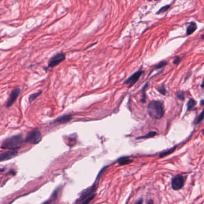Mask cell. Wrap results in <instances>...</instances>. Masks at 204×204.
<instances>
[{"label":"cell","instance_id":"44dd1931","mask_svg":"<svg viewBox=\"0 0 204 204\" xmlns=\"http://www.w3.org/2000/svg\"><path fill=\"white\" fill-rule=\"evenodd\" d=\"M158 89V91L160 92L161 94L162 95H165V93H166V89L162 85V86H159V88Z\"/></svg>","mask_w":204,"mask_h":204},{"label":"cell","instance_id":"cb8c5ba5","mask_svg":"<svg viewBox=\"0 0 204 204\" xmlns=\"http://www.w3.org/2000/svg\"><path fill=\"white\" fill-rule=\"evenodd\" d=\"M143 198H141L135 203V204H143Z\"/></svg>","mask_w":204,"mask_h":204},{"label":"cell","instance_id":"d4e9b609","mask_svg":"<svg viewBox=\"0 0 204 204\" xmlns=\"http://www.w3.org/2000/svg\"><path fill=\"white\" fill-rule=\"evenodd\" d=\"M147 204H154V203H153V200H152V199H150V200L148 201V203H147Z\"/></svg>","mask_w":204,"mask_h":204},{"label":"cell","instance_id":"30bf717a","mask_svg":"<svg viewBox=\"0 0 204 204\" xmlns=\"http://www.w3.org/2000/svg\"><path fill=\"white\" fill-rule=\"evenodd\" d=\"M17 154V152L16 151H7L1 153L0 154V162H3V161L15 158Z\"/></svg>","mask_w":204,"mask_h":204},{"label":"cell","instance_id":"7c38bea8","mask_svg":"<svg viewBox=\"0 0 204 204\" xmlns=\"http://www.w3.org/2000/svg\"><path fill=\"white\" fill-rule=\"evenodd\" d=\"M133 160L129 159L128 157H123L118 160L119 166H122L124 165H128L132 162Z\"/></svg>","mask_w":204,"mask_h":204},{"label":"cell","instance_id":"ac0fdd59","mask_svg":"<svg viewBox=\"0 0 204 204\" xmlns=\"http://www.w3.org/2000/svg\"><path fill=\"white\" fill-rule=\"evenodd\" d=\"M96 197V194H94V195H92L91 196L88 197L86 199H84L83 201H82V204H89L90 202L95 198V197Z\"/></svg>","mask_w":204,"mask_h":204},{"label":"cell","instance_id":"8992f818","mask_svg":"<svg viewBox=\"0 0 204 204\" xmlns=\"http://www.w3.org/2000/svg\"><path fill=\"white\" fill-rule=\"evenodd\" d=\"M184 177L178 175L174 177L172 180V188L174 190L182 189L184 184Z\"/></svg>","mask_w":204,"mask_h":204},{"label":"cell","instance_id":"7402d4cb","mask_svg":"<svg viewBox=\"0 0 204 204\" xmlns=\"http://www.w3.org/2000/svg\"><path fill=\"white\" fill-rule=\"evenodd\" d=\"M203 118H204V115H203V111H202L201 113V114H199V116L197 117V124H199L200 123L202 120H203Z\"/></svg>","mask_w":204,"mask_h":204},{"label":"cell","instance_id":"5bb4252c","mask_svg":"<svg viewBox=\"0 0 204 204\" xmlns=\"http://www.w3.org/2000/svg\"><path fill=\"white\" fill-rule=\"evenodd\" d=\"M157 135V133L155 131H152L150 132L149 133H148L147 135H144V136H141V137H138L137 138L138 139H148L150 138H152V137H154L155 135Z\"/></svg>","mask_w":204,"mask_h":204},{"label":"cell","instance_id":"e0dca14e","mask_svg":"<svg viewBox=\"0 0 204 204\" xmlns=\"http://www.w3.org/2000/svg\"><path fill=\"white\" fill-rule=\"evenodd\" d=\"M171 7V4H168V5H166L162 8H160V9L156 12V15H159L160 13H163L166 12L167 11H168V9Z\"/></svg>","mask_w":204,"mask_h":204},{"label":"cell","instance_id":"5b68a950","mask_svg":"<svg viewBox=\"0 0 204 204\" xmlns=\"http://www.w3.org/2000/svg\"><path fill=\"white\" fill-rule=\"evenodd\" d=\"M144 72V71H143L141 70H139L138 71L134 73L128 79L125 80L124 82V84L128 85V86H129L128 87L131 88L138 81L140 77L143 75Z\"/></svg>","mask_w":204,"mask_h":204},{"label":"cell","instance_id":"2e32d148","mask_svg":"<svg viewBox=\"0 0 204 204\" xmlns=\"http://www.w3.org/2000/svg\"><path fill=\"white\" fill-rule=\"evenodd\" d=\"M42 92L41 91H39L38 92H36V93H34V94H32L31 95L29 96V102H32V101H34L41 94Z\"/></svg>","mask_w":204,"mask_h":204},{"label":"cell","instance_id":"484cf974","mask_svg":"<svg viewBox=\"0 0 204 204\" xmlns=\"http://www.w3.org/2000/svg\"><path fill=\"white\" fill-rule=\"evenodd\" d=\"M204 101L203 100H201V106H203V105H204Z\"/></svg>","mask_w":204,"mask_h":204},{"label":"cell","instance_id":"277c9868","mask_svg":"<svg viewBox=\"0 0 204 204\" xmlns=\"http://www.w3.org/2000/svg\"><path fill=\"white\" fill-rule=\"evenodd\" d=\"M66 55L65 53L61 52L58 53L52 56L49 60V64L47 66V69L52 68L56 66H58L61 62H62L66 59Z\"/></svg>","mask_w":204,"mask_h":204},{"label":"cell","instance_id":"4fadbf2b","mask_svg":"<svg viewBox=\"0 0 204 204\" xmlns=\"http://www.w3.org/2000/svg\"><path fill=\"white\" fill-rule=\"evenodd\" d=\"M175 149H176V147H172V148H171L170 149H168V150H167L160 153L159 154V158H164L165 156H167L169 154L173 153L175 151Z\"/></svg>","mask_w":204,"mask_h":204},{"label":"cell","instance_id":"7a4b0ae2","mask_svg":"<svg viewBox=\"0 0 204 204\" xmlns=\"http://www.w3.org/2000/svg\"><path fill=\"white\" fill-rule=\"evenodd\" d=\"M23 143V139L21 134L16 135L6 139L2 144L1 148L3 149H8L15 151L20 148Z\"/></svg>","mask_w":204,"mask_h":204},{"label":"cell","instance_id":"ffe728a7","mask_svg":"<svg viewBox=\"0 0 204 204\" xmlns=\"http://www.w3.org/2000/svg\"><path fill=\"white\" fill-rule=\"evenodd\" d=\"M177 97L181 100H184V98H185V94L184 92L182 91H181V92H177Z\"/></svg>","mask_w":204,"mask_h":204},{"label":"cell","instance_id":"83f0119b","mask_svg":"<svg viewBox=\"0 0 204 204\" xmlns=\"http://www.w3.org/2000/svg\"><path fill=\"white\" fill-rule=\"evenodd\" d=\"M201 88H204V82H202V85H201Z\"/></svg>","mask_w":204,"mask_h":204},{"label":"cell","instance_id":"f1b7e54d","mask_svg":"<svg viewBox=\"0 0 204 204\" xmlns=\"http://www.w3.org/2000/svg\"><path fill=\"white\" fill-rule=\"evenodd\" d=\"M204 38V35H202V36H201V39H203Z\"/></svg>","mask_w":204,"mask_h":204},{"label":"cell","instance_id":"ba28073f","mask_svg":"<svg viewBox=\"0 0 204 204\" xmlns=\"http://www.w3.org/2000/svg\"><path fill=\"white\" fill-rule=\"evenodd\" d=\"M73 119V115L71 114H64L63 116H59L58 118H56L54 121L53 123L58 124H64L69 122L71 120Z\"/></svg>","mask_w":204,"mask_h":204},{"label":"cell","instance_id":"9c48e42d","mask_svg":"<svg viewBox=\"0 0 204 204\" xmlns=\"http://www.w3.org/2000/svg\"><path fill=\"white\" fill-rule=\"evenodd\" d=\"M97 189V185H93V186L90 188L89 189L86 190L85 191L83 192V193H81V196H80V198L78 199L77 202H81L83 201L84 199H86L90 196L92 195V194L95 192V190Z\"/></svg>","mask_w":204,"mask_h":204},{"label":"cell","instance_id":"603a6c76","mask_svg":"<svg viewBox=\"0 0 204 204\" xmlns=\"http://www.w3.org/2000/svg\"><path fill=\"white\" fill-rule=\"evenodd\" d=\"M181 60H182V58H180V57H176L173 61V64L175 65H177L179 64V62H180Z\"/></svg>","mask_w":204,"mask_h":204},{"label":"cell","instance_id":"6da1fadb","mask_svg":"<svg viewBox=\"0 0 204 204\" xmlns=\"http://www.w3.org/2000/svg\"><path fill=\"white\" fill-rule=\"evenodd\" d=\"M148 115L154 119H160L164 115L163 104L159 101H152L147 106Z\"/></svg>","mask_w":204,"mask_h":204},{"label":"cell","instance_id":"8fae6325","mask_svg":"<svg viewBox=\"0 0 204 204\" xmlns=\"http://www.w3.org/2000/svg\"><path fill=\"white\" fill-rule=\"evenodd\" d=\"M197 29V25L195 22H191L186 29V35L189 36L192 34Z\"/></svg>","mask_w":204,"mask_h":204},{"label":"cell","instance_id":"52a82bcc","mask_svg":"<svg viewBox=\"0 0 204 204\" xmlns=\"http://www.w3.org/2000/svg\"><path fill=\"white\" fill-rule=\"evenodd\" d=\"M21 89L19 88H16L14 89L10 95V96L8 99L7 102L6 103V107L7 108H9L14 103H15V101H16V100L17 99L19 95L21 93Z\"/></svg>","mask_w":204,"mask_h":204},{"label":"cell","instance_id":"d6986e66","mask_svg":"<svg viewBox=\"0 0 204 204\" xmlns=\"http://www.w3.org/2000/svg\"><path fill=\"white\" fill-rule=\"evenodd\" d=\"M168 64V62L167 61H162L159 62L157 66H156L155 69L158 70V69H160L163 67H164L165 66H167Z\"/></svg>","mask_w":204,"mask_h":204},{"label":"cell","instance_id":"3957f363","mask_svg":"<svg viewBox=\"0 0 204 204\" xmlns=\"http://www.w3.org/2000/svg\"><path fill=\"white\" fill-rule=\"evenodd\" d=\"M42 138L43 137L40 131L38 129H34L27 134L24 141L31 144H37L42 140Z\"/></svg>","mask_w":204,"mask_h":204},{"label":"cell","instance_id":"4316f807","mask_svg":"<svg viewBox=\"0 0 204 204\" xmlns=\"http://www.w3.org/2000/svg\"><path fill=\"white\" fill-rule=\"evenodd\" d=\"M42 204H49V201H46V202H44Z\"/></svg>","mask_w":204,"mask_h":204},{"label":"cell","instance_id":"9a60e30c","mask_svg":"<svg viewBox=\"0 0 204 204\" xmlns=\"http://www.w3.org/2000/svg\"><path fill=\"white\" fill-rule=\"evenodd\" d=\"M196 104H197V101H196L195 100H193V99H192V98L190 99L188 101L187 103V111H189V110L192 109L194 106H195Z\"/></svg>","mask_w":204,"mask_h":204}]
</instances>
